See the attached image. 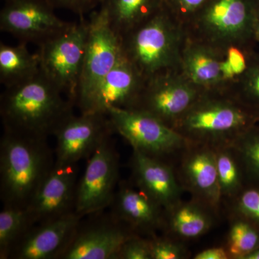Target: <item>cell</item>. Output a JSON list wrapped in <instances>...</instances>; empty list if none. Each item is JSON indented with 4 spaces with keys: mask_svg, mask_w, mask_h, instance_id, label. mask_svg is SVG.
Listing matches in <instances>:
<instances>
[{
    "mask_svg": "<svg viewBox=\"0 0 259 259\" xmlns=\"http://www.w3.org/2000/svg\"><path fill=\"white\" fill-rule=\"evenodd\" d=\"M75 104L40 72L31 79L5 88L0 96L3 131L47 140L74 114Z\"/></svg>",
    "mask_w": 259,
    "mask_h": 259,
    "instance_id": "obj_1",
    "label": "cell"
},
{
    "mask_svg": "<svg viewBox=\"0 0 259 259\" xmlns=\"http://www.w3.org/2000/svg\"><path fill=\"white\" fill-rule=\"evenodd\" d=\"M55 166L47 140L3 132L0 140V199L3 206L26 209Z\"/></svg>",
    "mask_w": 259,
    "mask_h": 259,
    "instance_id": "obj_2",
    "label": "cell"
},
{
    "mask_svg": "<svg viewBox=\"0 0 259 259\" xmlns=\"http://www.w3.org/2000/svg\"><path fill=\"white\" fill-rule=\"evenodd\" d=\"M259 125V113L230 93L202 95L173 127L192 144L230 146Z\"/></svg>",
    "mask_w": 259,
    "mask_h": 259,
    "instance_id": "obj_3",
    "label": "cell"
},
{
    "mask_svg": "<svg viewBox=\"0 0 259 259\" xmlns=\"http://www.w3.org/2000/svg\"><path fill=\"white\" fill-rule=\"evenodd\" d=\"M185 28L164 5L151 18L121 37L123 55L145 79L180 71Z\"/></svg>",
    "mask_w": 259,
    "mask_h": 259,
    "instance_id": "obj_4",
    "label": "cell"
},
{
    "mask_svg": "<svg viewBox=\"0 0 259 259\" xmlns=\"http://www.w3.org/2000/svg\"><path fill=\"white\" fill-rule=\"evenodd\" d=\"M259 0H209L186 25L187 36L215 49L255 45Z\"/></svg>",
    "mask_w": 259,
    "mask_h": 259,
    "instance_id": "obj_5",
    "label": "cell"
},
{
    "mask_svg": "<svg viewBox=\"0 0 259 259\" xmlns=\"http://www.w3.org/2000/svg\"><path fill=\"white\" fill-rule=\"evenodd\" d=\"M88 20L81 17L38 46L40 70L71 101L76 103L86 52ZM76 107V106H75Z\"/></svg>",
    "mask_w": 259,
    "mask_h": 259,
    "instance_id": "obj_6",
    "label": "cell"
},
{
    "mask_svg": "<svg viewBox=\"0 0 259 259\" xmlns=\"http://www.w3.org/2000/svg\"><path fill=\"white\" fill-rule=\"evenodd\" d=\"M88 25L86 52L75 103L79 112L104 78L125 57L121 37L112 28L105 8L100 6V10L92 12Z\"/></svg>",
    "mask_w": 259,
    "mask_h": 259,
    "instance_id": "obj_7",
    "label": "cell"
},
{
    "mask_svg": "<svg viewBox=\"0 0 259 259\" xmlns=\"http://www.w3.org/2000/svg\"><path fill=\"white\" fill-rule=\"evenodd\" d=\"M114 132L125 139L133 150L167 161L192 144L177 131L146 112L112 108L108 110Z\"/></svg>",
    "mask_w": 259,
    "mask_h": 259,
    "instance_id": "obj_8",
    "label": "cell"
},
{
    "mask_svg": "<svg viewBox=\"0 0 259 259\" xmlns=\"http://www.w3.org/2000/svg\"><path fill=\"white\" fill-rule=\"evenodd\" d=\"M202 95L180 71H165L146 79L132 110L150 114L173 128Z\"/></svg>",
    "mask_w": 259,
    "mask_h": 259,
    "instance_id": "obj_9",
    "label": "cell"
},
{
    "mask_svg": "<svg viewBox=\"0 0 259 259\" xmlns=\"http://www.w3.org/2000/svg\"><path fill=\"white\" fill-rule=\"evenodd\" d=\"M76 189L75 212L82 217L108 208L120 181L118 154L110 137L88 158Z\"/></svg>",
    "mask_w": 259,
    "mask_h": 259,
    "instance_id": "obj_10",
    "label": "cell"
},
{
    "mask_svg": "<svg viewBox=\"0 0 259 259\" xmlns=\"http://www.w3.org/2000/svg\"><path fill=\"white\" fill-rule=\"evenodd\" d=\"M83 217L61 259H117L122 245L139 235L111 212Z\"/></svg>",
    "mask_w": 259,
    "mask_h": 259,
    "instance_id": "obj_11",
    "label": "cell"
},
{
    "mask_svg": "<svg viewBox=\"0 0 259 259\" xmlns=\"http://www.w3.org/2000/svg\"><path fill=\"white\" fill-rule=\"evenodd\" d=\"M54 10L49 0H8L0 12V30L20 42L40 46L69 25Z\"/></svg>",
    "mask_w": 259,
    "mask_h": 259,
    "instance_id": "obj_12",
    "label": "cell"
},
{
    "mask_svg": "<svg viewBox=\"0 0 259 259\" xmlns=\"http://www.w3.org/2000/svg\"><path fill=\"white\" fill-rule=\"evenodd\" d=\"M113 130L108 116L80 113L68 117L56 131L55 165L77 164L88 159L100 144L111 137Z\"/></svg>",
    "mask_w": 259,
    "mask_h": 259,
    "instance_id": "obj_13",
    "label": "cell"
},
{
    "mask_svg": "<svg viewBox=\"0 0 259 259\" xmlns=\"http://www.w3.org/2000/svg\"><path fill=\"white\" fill-rule=\"evenodd\" d=\"M77 164L54 166L26 208L32 226L75 212Z\"/></svg>",
    "mask_w": 259,
    "mask_h": 259,
    "instance_id": "obj_14",
    "label": "cell"
},
{
    "mask_svg": "<svg viewBox=\"0 0 259 259\" xmlns=\"http://www.w3.org/2000/svg\"><path fill=\"white\" fill-rule=\"evenodd\" d=\"M177 176L182 187L190 192L192 199L215 212L223 199L214 148L207 145L192 144L182 151Z\"/></svg>",
    "mask_w": 259,
    "mask_h": 259,
    "instance_id": "obj_15",
    "label": "cell"
},
{
    "mask_svg": "<svg viewBox=\"0 0 259 259\" xmlns=\"http://www.w3.org/2000/svg\"><path fill=\"white\" fill-rule=\"evenodd\" d=\"M83 218L73 212L32 226L15 245L9 259H61Z\"/></svg>",
    "mask_w": 259,
    "mask_h": 259,
    "instance_id": "obj_16",
    "label": "cell"
},
{
    "mask_svg": "<svg viewBox=\"0 0 259 259\" xmlns=\"http://www.w3.org/2000/svg\"><path fill=\"white\" fill-rule=\"evenodd\" d=\"M145 81L142 75L124 57L104 78L79 112L107 115L112 108L132 110Z\"/></svg>",
    "mask_w": 259,
    "mask_h": 259,
    "instance_id": "obj_17",
    "label": "cell"
},
{
    "mask_svg": "<svg viewBox=\"0 0 259 259\" xmlns=\"http://www.w3.org/2000/svg\"><path fill=\"white\" fill-rule=\"evenodd\" d=\"M132 183L163 209L181 200L184 188L170 163L133 150Z\"/></svg>",
    "mask_w": 259,
    "mask_h": 259,
    "instance_id": "obj_18",
    "label": "cell"
},
{
    "mask_svg": "<svg viewBox=\"0 0 259 259\" xmlns=\"http://www.w3.org/2000/svg\"><path fill=\"white\" fill-rule=\"evenodd\" d=\"M109 208L140 236L151 238L163 228L164 209L132 182H120Z\"/></svg>",
    "mask_w": 259,
    "mask_h": 259,
    "instance_id": "obj_19",
    "label": "cell"
},
{
    "mask_svg": "<svg viewBox=\"0 0 259 259\" xmlns=\"http://www.w3.org/2000/svg\"><path fill=\"white\" fill-rule=\"evenodd\" d=\"M180 71L202 95L221 93L217 49L186 35Z\"/></svg>",
    "mask_w": 259,
    "mask_h": 259,
    "instance_id": "obj_20",
    "label": "cell"
},
{
    "mask_svg": "<svg viewBox=\"0 0 259 259\" xmlns=\"http://www.w3.org/2000/svg\"><path fill=\"white\" fill-rule=\"evenodd\" d=\"M212 209L192 199L190 202L180 200L163 211L162 230L165 236L179 241H190L204 236L212 228Z\"/></svg>",
    "mask_w": 259,
    "mask_h": 259,
    "instance_id": "obj_21",
    "label": "cell"
},
{
    "mask_svg": "<svg viewBox=\"0 0 259 259\" xmlns=\"http://www.w3.org/2000/svg\"><path fill=\"white\" fill-rule=\"evenodd\" d=\"M40 71L38 54H32L27 44L7 45L0 42V82L5 88L31 79Z\"/></svg>",
    "mask_w": 259,
    "mask_h": 259,
    "instance_id": "obj_22",
    "label": "cell"
},
{
    "mask_svg": "<svg viewBox=\"0 0 259 259\" xmlns=\"http://www.w3.org/2000/svg\"><path fill=\"white\" fill-rule=\"evenodd\" d=\"M163 0H103L109 22L120 37L139 26L161 9Z\"/></svg>",
    "mask_w": 259,
    "mask_h": 259,
    "instance_id": "obj_23",
    "label": "cell"
},
{
    "mask_svg": "<svg viewBox=\"0 0 259 259\" xmlns=\"http://www.w3.org/2000/svg\"><path fill=\"white\" fill-rule=\"evenodd\" d=\"M221 71V93L232 94L259 56L254 45L232 44L217 49Z\"/></svg>",
    "mask_w": 259,
    "mask_h": 259,
    "instance_id": "obj_24",
    "label": "cell"
},
{
    "mask_svg": "<svg viewBox=\"0 0 259 259\" xmlns=\"http://www.w3.org/2000/svg\"><path fill=\"white\" fill-rule=\"evenodd\" d=\"M214 149L222 199H234L243 189L245 176L241 164L231 146H220Z\"/></svg>",
    "mask_w": 259,
    "mask_h": 259,
    "instance_id": "obj_25",
    "label": "cell"
},
{
    "mask_svg": "<svg viewBox=\"0 0 259 259\" xmlns=\"http://www.w3.org/2000/svg\"><path fill=\"white\" fill-rule=\"evenodd\" d=\"M32 226L26 209L3 206L0 212V258L9 259L15 245Z\"/></svg>",
    "mask_w": 259,
    "mask_h": 259,
    "instance_id": "obj_26",
    "label": "cell"
},
{
    "mask_svg": "<svg viewBox=\"0 0 259 259\" xmlns=\"http://www.w3.org/2000/svg\"><path fill=\"white\" fill-rule=\"evenodd\" d=\"M258 247V227L236 216L230 227L227 239L226 248L229 258L243 259Z\"/></svg>",
    "mask_w": 259,
    "mask_h": 259,
    "instance_id": "obj_27",
    "label": "cell"
},
{
    "mask_svg": "<svg viewBox=\"0 0 259 259\" xmlns=\"http://www.w3.org/2000/svg\"><path fill=\"white\" fill-rule=\"evenodd\" d=\"M229 146L236 155L244 175L259 187V125L242 134Z\"/></svg>",
    "mask_w": 259,
    "mask_h": 259,
    "instance_id": "obj_28",
    "label": "cell"
},
{
    "mask_svg": "<svg viewBox=\"0 0 259 259\" xmlns=\"http://www.w3.org/2000/svg\"><path fill=\"white\" fill-rule=\"evenodd\" d=\"M232 95L259 113V56Z\"/></svg>",
    "mask_w": 259,
    "mask_h": 259,
    "instance_id": "obj_29",
    "label": "cell"
},
{
    "mask_svg": "<svg viewBox=\"0 0 259 259\" xmlns=\"http://www.w3.org/2000/svg\"><path fill=\"white\" fill-rule=\"evenodd\" d=\"M233 199L236 216L259 228V187L243 188Z\"/></svg>",
    "mask_w": 259,
    "mask_h": 259,
    "instance_id": "obj_30",
    "label": "cell"
},
{
    "mask_svg": "<svg viewBox=\"0 0 259 259\" xmlns=\"http://www.w3.org/2000/svg\"><path fill=\"white\" fill-rule=\"evenodd\" d=\"M151 259H184L188 256V250L182 241L164 236L148 238Z\"/></svg>",
    "mask_w": 259,
    "mask_h": 259,
    "instance_id": "obj_31",
    "label": "cell"
},
{
    "mask_svg": "<svg viewBox=\"0 0 259 259\" xmlns=\"http://www.w3.org/2000/svg\"><path fill=\"white\" fill-rule=\"evenodd\" d=\"M165 8L185 28L209 0H163Z\"/></svg>",
    "mask_w": 259,
    "mask_h": 259,
    "instance_id": "obj_32",
    "label": "cell"
},
{
    "mask_svg": "<svg viewBox=\"0 0 259 259\" xmlns=\"http://www.w3.org/2000/svg\"><path fill=\"white\" fill-rule=\"evenodd\" d=\"M117 259H151L148 238L135 235L121 247Z\"/></svg>",
    "mask_w": 259,
    "mask_h": 259,
    "instance_id": "obj_33",
    "label": "cell"
},
{
    "mask_svg": "<svg viewBox=\"0 0 259 259\" xmlns=\"http://www.w3.org/2000/svg\"><path fill=\"white\" fill-rule=\"evenodd\" d=\"M54 8H63L72 12L79 18L91 13L103 0H49Z\"/></svg>",
    "mask_w": 259,
    "mask_h": 259,
    "instance_id": "obj_34",
    "label": "cell"
},
{
    "mask_svg": "<svg viewBox=\"0 0 259 259\" xmlns=\"http://www.w3.org/2000/svg\"><path fill=\"white\" fill-rule=\"evenodd\" d=\"M194 259H228L229 258L226 247H213L199 252Z\"/></svg>",
    "mask_w": 259,
    "mask_h": 259,
    "instance_id": "obj_35",
    "label": "cell"
},
{
    "mask_svg": "<svg viewBox=\"0 0 259 259\" xmlns=\"http://www.w3.org/2000/svg\"><path fill=\"white\" fill-rule=\"evenodd\" d=\"M243 259H259V247L245 255Z\"/></svg>",
    "mask_w": 259,
    "mask_h": 259,
    "instance_id": "obj_36",
    "label": "cell"
},
{
    "mask_svg": "<svg viewBox=\"0 0 259 259\" xmlns=\"http://www.w3.org/2000/svg\"><path fill=\"white\" fill-rule=\"evenodd\" d=\"M255 42L259 44V13L258 20H257L256 28H255Z\"/></svg>",
    "mask_w": 259,
    "mask_h": 259,
    "instance_id": "obj_37",
    "label": "cell"
},
{
    "mask_svg": "<svg viewBox=\"0 0 259 259\" xmlns=\"http://www.w3.org/2000/svg\"><path fill=\"white\" fill-rule=\"evenodd\" d=\"M4 1H5H5H8V0H4Z\"/></svg>",
    "mask_w": 259,
    "mask_h": 259,
    "instance_id": "obj_38",
    "label": "cell"
}]
</instances>
